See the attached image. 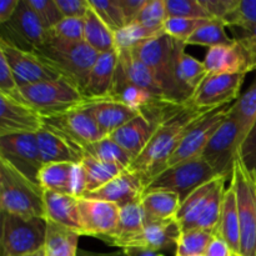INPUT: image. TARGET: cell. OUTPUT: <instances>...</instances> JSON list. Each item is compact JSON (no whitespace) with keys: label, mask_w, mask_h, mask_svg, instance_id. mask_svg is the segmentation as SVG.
<instances>
[{"label":"cell","mask_w":256,"mask_h":256,"mask_svg":"<svg viewBox=\"0 0 256 256\" xmlns=\"http://www.w3.org/2000/svg\"><path fill=\"white\" fill-rule=\"evenodd\" d=\"M214 109H202L188 102L176 112L169 115L158 124L142 154L134 160L130 172H138L148 182L164 169L186 132Z\"/></svg>","instance_id":"cell-1"},{"label":"cell","mask_w":256,"mask_h":256,"mask_svg":"<svg viewBox=\"0 0 256 256\" xmlns=\"http://www.w3.org/2000/svg\"><path fill=\"white\" fill-rule=\"evenodd\" d=\"M0 212L46 222L44 189L0 159Z\"/></svg>","instance_id":"cell-2"},{"label":"cell","mask_w":256,"mask_h":256,"mask_svg":"<svg viewBox=\"0 0 256 256\" xmlns=\"http://www.w3.org/2000/svg\"><path fill=\"white\" fill-rule=\"evenodd\" d=\"M34 52L54 68L62 78L79 88L82 92L90 70L100 55L85 42H68L52 36L50 32L46 42Z\"/></svg>","instance_id":"cell-3"},{"label":"cell","mask_w":256,"mask_h":256,"mask_svg":"<svg viewBox=\"0 0 256 256\" xmlns=\"http://www.w3.org/2000/svg\"><path fill=\"white\" fill-rule=\"evenodd\" d=\"M20 94L42 119L64 115L72 110L88 106L92 102L64 78L20 86Z\"/></svg>","instance_id":"cell-4"},{"label":"cell","mask_w":256,"mask_h":256,"mask_svg":"<svg viewBox=\"0 0 256 256\" xmlns=\"http://www.w3.org/2000/svg\"><path fill=\"white\" fill-rule=\"evenodd\" d=\"M132 50L152 70L168 99L182 104L189 102L190 99L182 92L175 75L176 40L162 32Z\"/></svg>","instance_id":"cell-5"},{"label":"cell","mask_w":256,"mask_h":256,"mask_svg":"<svg viewBox=\"0 0 256 256\" xmlns=\"http://www.w3.org/2000/svg\"><path fill=\"white\" fill-rule=\"evenodd\" d=\"M215 178H218L216 172L200 156L160 172L148 182L144 194L152 192H175L184 202L195 190Z\"/></svg>","instance_id":"cell-6"},{"label":"cell","mask_w":256,"mask_h":256,"mask_svg":"<svg viewBox=\"0 0 256 256\" xmlns=\"http://www.w3.org/2000/svg\"><path fill=\"white\" fill-rule=\"evenodd\" d=\"M46 222L2 212V256L36 254L45 246Z\"/></svg>","instance_id":"cell-7"},{"label":"cell","mask_w":256,"mask_h":256,"mask_svg":"<svg viewBox=\"0 0 256 256\" xmlns=\"http://www.w3.org/2000/svg\"><path fill=\"white\" fill-rule=\"evenodd\" d=\"M230 185L236 196L240 222V256H256V182L238 158Z\"/></svg>","instance_id":"cell-8"},{"label":"cell","mask_w":256,"mask_h":256,"mask_svg":"<svg viewBox=\"0 0 256 256\" xmlns=\"http://www.w3.org/2000/svg\"><path fill=\"white\" fill-rule=\"evenodd\" d=\"M242 142V132L239 124L228 116L220 125L219 129L210 139L202 152V158L212 168L218 176L232 179L235 162L238 159V152Z\"/></svg>","instance_id":"cell-9"},{"label":"cell","mask_w":256,"mask_h":256,"mask_svg":"<svg viewBox=\"0 0 256 256\" xmlns=\"http://www.w3.org/2000/svg\"><path fill=\"white\" fill-rule=\"evenodd\" d=\"M0 54L6 59L19 86L62 79V75L32 50L16 46L2 36Z\"/></svg>","instance_id":"cell-10"},{"label":"cell","mask_w":256,"mask_h":256,"mask_svg":"<svg viewBox=\"0 0 256 256\" xmlns=\"http://www.w3.org/2000/svg\"><path fill=\"white\" fill-rule=\"evenodd\" d=\"M230 106H232V104L212 110L200 122H198L186 132L179 146L175 149V152H172V156L166 162L164 169L202 156V152L205 150L206 145L209 144L210 139L214 136L220 125L229 116Z\"/></svg>","instance_id":"cell-11"},{"label":"cell","mask_w":256,"mask_h":256,"mask_svg":"<svg viewBox=\"0 0 256 256\" xmlns=\"http://www.w3.org/2000/svg\"><path fill=\"white\" fill-rule=\"evenodd\" d=\"M0 159L35 184L42 168L35 134H16L0 136Z\"/></svg>","instance_id":"cell-12"},{"label":"cell","mask_w":256,"mask_h":256,"mask_svg":"<svg viewBox=\"0 0 256 256\" xmlns=\"http://www.w3.org/2000/svg\"><path fill=\"white\" fill-rule=\"evenodd\" d=\"M245 74L208 75L192 94V102L202 109H218L236 102Z\"/></svg>","instance_id":"cell-13"},{"label":"cell","mask_w":256,"mask_h":256,"mask_svg":"<svg viewBox=\"0 0 256 256\" xmlns=\"http://www.w3.org/2000/svg\"><path fill=\"white\" fill-rule=\"evenodd\" d=\"M38 182L46 192L82 198L86 190V178L82 164L50 162L42 165Z\"/></svg>","instance_id":"cell-14"},{"label":"cell","mask_w":256,"mask_h":256,"mask_svg":"<svg viewBox=\"0 0 256 256\" xmlns=\"http://www.w3.org/2000/svg\"><path fill=\"white\" fill-rule=\"evenodd\" d=\"M42 120L45 125L59 130L72 142L82 148V150L86 145L106 138L104 132L100 130L99 125L96 124L88 106L72 110L59 116L46 118Z\"/></svg>","instance_id":"cell-15"},{"label":"cell","mask_w":256,"mask_h":256,"mask_svg":"<svg viewBox=\"0 0 256 256\" xmlns=\"http://www.w3.org/2000/svg\"><path fill=\"white\" fill-rule=\"evenodd\" d=\"M120 208L116 204L79 198V216L82 234L100 240L114 234L119 220Z\"/></svg>","instance_id":"cell-16"},{"label":"cell","mask_w":256,"mask_h":256,"mask_svg":"<svg viewBox=\"0 0 256 256\" xmlns=\"http://www.w3.org/2000/svg\"><path fill=\"white\" fill-rule=\"evenodd\" d=\"M42 126V118L26 102L0 94V136L36 134Z\"/></svg>","instance_id":"cell-17"},{"label":"cell","mask_w":256,"mask_h":256,"mask_svg":"<svg viewBox=\"0 0 256 256\" xmlns=\"http://www.w3.org/2000/svg\"><path fill=\"white\" fill-rule=\"evenodd\" d=\"M145 192V180L138 172L129 169L118 175L106 185L92 192H85L82 199L100 200L116 204L119 208L138 202L142 200Z\"/></svg>","instance_id":"cell-18"},{"label":"cell","mask_w":256,"mask_h":256,"mask_svg":"<svg viewBox=\"0 0 256 256\" xmlns=\"http://www.w3.org/2000/svg\"><path fill=\"white\" fill-rule=\"evenodd\" d=\"M42 164L50 162H72L80 164L84 158V150L65 136L59 130L44 126L35 134Z\"/></svg>","instance_id":"cell-19"},{"label":"cell","mask_w":256,"mask_h":256,"mask_svg":"<svg viewBox=\"0 0 256 256\" xmlns=\"http://www.w3.org/2000/svg\"><path fill=\"white\" fill-rule=\"evenodd\" d=\"M209 75L245 74L252 72V62L246 52L238 40L229 45L210 48L204 59Z\"/></svg>","instance_id":"cell-20"},{"label":"cell","mask_w":256,"mask_h":256,"mask_svg":"<svg viewBox=\"0 0 256 256\" xmlns=\"http://www.w3.org/2000/svg\"><path fill=\"white\" fill-rule=\"evenodd\" d=\"M145 230V216L142 202H132L120 208L119 220L114 234L102 239L112 246H118L122 250L139 248L140 240Z\"/></svg>","instance_id":"cell-21"},{"label":"cell","mask_w":256,"mask_h":256,"mask_svg":"<svg viewBox=\"0 0 256 256\" xmlns=\"http://www.w3.org/2000/svg\"><path fill=\"white\" fill-rule=\"evenodd\" d=\"M12 34L14 39H20L29 50H36L46 42L49 32L42 26L28 0H20L12 20L2 25Z\"/></svg>","instance_id":"cell-22"},{"label":"cell","mask_w":256,"mask_h":256,"mask_svg":"<svg viewBox=\"0 0 256 256\" xmlns=\"http://www.w3.org/2000/svg\"><path fill=\"white\" fill-rule=\"evenodd\" d=\"M118 62H119L118 50L99 55L90 70L86 85L82 89L85 98L90 100H102L109 98L118 69Z\"/></svg>","instance_id":"cell-23"},{"label":"cell","mask_w":256,"mask_h":256,"mask_svg":"<svg viewBox=\"0 0 256 256\" xmlns=\"http://www.w3.org/2000/svg\"><path fill=\"white\" fill-rule=\"evenodd\" d=\"M44 204L46 222L68 228L82 236L79 216V198L44 190Z\"/></svg>","instance_id":"cell-24"},{"label":"cell","mask_w":256,"mask_h":256,"mask_svg":"<svg viewBox=\"0 0 256 256\" xmlns=\"http://www.w3.org/2000/svg\"><path fill=\"white\" fill-rule=\"evenodd\" d=\"M88 109L90 110L95 122L99 125L100 130L104 132L105 136H109L115 130H118L122 125L140 115L138 110L119 102H115L110 98L102 100H92L88 105Z\"/></svg>","instance_id":"cell-25"},{"label":"cell","mask_w":256,"mask_h":256,"mask_svg":"<svg viewBox=\"0 0 256 256\" xmlns=\"http://www.w3.org/2000/svg\"><path fill=\"white\" fill-rule=\"evenodd\" d=\"M118 52H119L118 69L124 75L128 82L146 90L158 99L169 100L165 96L160 85L158 84L152 70L140 60V58L135 54L134 50H118Z\"/></svg>","instance_id":"cell-26"},{"label":"cell","mask_w":256,"mask_h":256,"mask_svg":"<svg viewBox=\"0 0 256 256\" xmlns=\"http://www.w3.org/2000/svg\"><path fill=\"white\" fill-rule=\"evenodd\" d=\"M154 130V125L144 115L140 114L135 119L130 120L129 122L115 130L109 135V138L119 144L122 149L126 150L135 160L146 148Z\"/></svg>","instance_id":"cell-27"},{"label":"cell","mask_w":256,"mask_h":256,"mask_svg":"<svg viewBox=\"0 0 256 256\" xmlns=\"http://www.w3.org/2000/svg\"><path fill=\"white\" fill-rule=\"evenodd\" d=\"M185 46L186 45L184 42L176 40L175 75L182 92L188 95L189 99H192L195 90L209 74H208L204 62L185 52Z\"/></svg>","instance_id":"cell-28"},{"label":"cell","mask_w":256,"mask_h":256,"mask_svg":"<svg viewBox=\"0 0 256 256\" xmlns=\"http://www.w3.org/2000/svg\"><path fill=\"white\" fill-rule=\"evenodd\" d=\"M220 178L222 176L210 180L209 182L195 190L184 202H182V206H180L176 216L182 232L196 229L200 218L208 210L212 195L216 188L218 182H219Z\"/></svg>","instance_id":"cell-29"},{"label":"cell","mask_w":256,"mask_h":256,"mask_svg":"<svg viewBox=\"0 0 256 256\" xmlns=\"http://www.w3.org/2000/svg\"><path fill=\"white\" fill-rule=\"evenodd\" d=\"M215 236L224 240L235 256H240V245H242L240 222L238 215L236 196L232 185L225 190L222 215Z\"/></svg>","instance_id":"cell-30"},{"label":"cell","mask_w":256,"mask_h":256,"mask_svg":"<svg viewBox=\"0 0 256 256\" xmlns=\"http://www.w3.org/2000/svg\"><path fill=\"white\" fill-rule=\"evenodd\" d=\"M140 202L144 210L145 224L176 219L182 206L179 195L170 192H146L142 195Z\"/></svg>","instance_id":"cell-31"},{"label":"cell","mask_w":256,"mask_h":256,"mask_svg":"<svg viewBox=\"0 0 256 256\" xmlns=\"http://www.w3.org/2000/svg\"><path fill=\"white\" fill-rule=\"evenodd\" d=\"M180 232H182V229L176 219L148 222L145 224L144 234L140 240L139 248H135V249H145L160 252L162 250L169 249L172 245L176 246Z\"/></svg>","instance_id":"cell-32"},{"label":"cell","mask_w":256,"mask_h":256,"mask_svg":"<svg viewBox=\"0 0 256 256\" xmlns=\"http://www.w3.org/2000/svg\"><path fill=\"white\" fill-rule=\"evenodd\" d=\"M109 98L115 100V102L128 105V106L138 110L139 112L146 106H149V105L154 104L155 102L165 100L158 99V98L152 96L146 90L128 82L124 75L119 72V69H116V72H115L114 82H112Z\"/></svg>","instance_id":"cell-33"},{"label":"cell","mask_w":256,"mask_h":256,"mask_svg":"<svg viewBox=\"0 0 256 256\" xmlns=\"http://www.w3.org/2000/svg\"><path fill=\"white\" fill-rule=\"evenodd\" d=\"M80 236L82 235L68 228L46 222L45 256H78V242Z\"/></svg>","instance_id":"cell-34"},{"label":"cell","mask_w":256,"mask_h":256,"mask_svg":"<svg viewBox=\"0 0 256 256\" xmlns=\"http://www.w3.org/2000/svg\"><path fill=\"white\" fill-rule=\"evenodd\" d=\"M84 42L99 54L116 50L114 32L98 16L92 6L84 18Z\"/></svg>","instance_id":"cell-35"},{"label":"cell","mask_w":256,"mask_h":256,"mask_svg":"<svg viewBox=\"0 0 256 256\" xmlns=\"http://www.w3.org/2000/svg\"><path fill=\"white\" fill-rule=\"evenodd\" d=\"M80 164L84 168L85 178H86V190H85V192H92L100 189L102 186L106 185L108 182H112V179H115L118 175L122 174V172L128 170L120 166V165L100 162L95 158L88 156V155L82 158Z\"/></svg>","instance_id":"cell-36"},{"label":"cell","mask_w":256,"mask_h":256,"mask_svg":"<svg viewBox=\"0 0 256 256\" xmlns=\"http://www.w3.org/2000/svg\"><path fill=\"white\" fill-rule=\"evenodd\" d=\"M84 154L88 156L95 158L100 162L120 165L124 169H129L134 162V158L109 136L86 145L84 148Z\"/></svg>","instance_id":"cell-37"},{"label":"cell","mask_w":256,"mask_h":256,"mask_svg":"<svg viewBox=\"0 0 256 256\" xmlns=\"http://www.w3.org/2000/svg\"><path fill=\"white\" fill-rule=\"evenodd\" d=\"M230 116L239 124L242 132V142L256 122V80L252 86L238 98L230 106Z\"/></svg>","instance_id":"cell-38"},{"label":"cell","mask_w":256,"mask_h":256,"mask_svg":"<svg viewBox=\"0 0 256 256\" xmlns=\"http://www.w3.org/2000/svg\"><path fill=\"white\" fill-rule=\"evenodd\" d=\"M215 235L202 229H190L180 232L175 246L176 256H205Z\"/></svg>","instance_id":"cell-39"},{"label":"cell","mask_w":256,"mask_h":256,"mask_svg":"<svg viewBox=\"0 0 256 256\" xmlns=\"http://www.w3.org/2000/svg\"><path fill=\"white\" fill-rule=\"evenodd\" d=\"M225 24L220 20H210L209 22L200 26L186 42L185 45H200V46L215 48L222 45H229L234 39L228 36L225 32Z\"/></svg>","instance_id":"cell-40"},{"label":"cell","mask_w":256,"mask_h":256,"mask_svg":"<svg viewBox=\"0 0 256 256\" xmlns=\"http://www.w3.org/2000/svg\"><path fill=\"white\" fill-rule=\"evenodd\" d=\"M162 32H154V30L148 29V28L140 25L139 22L128 24L114 32L115 48L116 50L134 49Z\"/></svg>","instance_id":"cell-41"},{"label":"cell","mask_w":256,"mask_h":256,"mask_svg":"<svg viewBox=\"0 0 256 256\" xmlns=\"http://www.w3.org/2000/svg\"><path fill=\"white\" fill-rule=\"evenodd\" d=\"M168 19L165 0H146L136 22L154 32H164L165 20Z\"/></svg>","instance_id":"cell-42"},{"label":"cell","mask_w":256,"mask_h":256,"mask_svg":"<svg viewBox=\"0 0 256 256\" xmlns=\"http://www.w3.org/2000/svg\"><path fill=\"white\" fill-rule=\"evenodd\" d=\"M89 4L112 32L126 25L118 0H89Z\"/></svg>","instance_id":"cell-43"},{"label":"cell","mask_w":256,"mask_h":256,"mask_svg":"<svg viewBox=\"0 0 256 256\" xmlns=\"http://www.w3.org/2000/svg\"><path fill=\"white\" fill-rule=\"evenodd\" d=\"M214 19H190V18H168L164 32L172 39L185 42L200 26Z\"/></svg>","instance_id":"cell-44"},{"label":"cell","mask_w":256,"mask_h":256,"mask_svg":"<svg viewBox=\"0 0 256 256\" xmlns=\"http://www.w3.org/2000/svg\"><path fill=\"white\" fill-rule=\"evenodd\" d=\"M168 18L212 19L200 0H165Z\"/></svg>","instance_id":"cell-45"},{"label":"cell","mask_w":256,"mask_h":256,"mask_svg":"<svg viewBox=\"0 0 256 256\" xmlns=\"http://www.w3.org/2000/svg\"><path fill=\"white\" fill-rule=\"evenodd\" d=\"M84 18H64L49 32L59 39L80 42H84Z\"/></svg>","instance_id":"cell-46"},{"label":"cell","mask_w":256,"mask_h":256,"mask_svg":"<svg viewBox=\"0 0 256 256\" xmlns=\"http://www.w3.org/2000/svg\"><path fill=\"white\" fill-rule=\"evenodd\" d=\"M28 2L48 32L64 19L58 9L55 0H28Z\"/></svg>","instance_id":"cell-47"},{"label":"cell","mask_w":256,"mask_h":256,"mask_svg":"<svg viewBox=\"0 0 256 256\" xmlns=\"http://www.w3.org/2000/svg\"><path fill=\"white\" fill-rule=\"evenodd\" d=\"M224 24L230 28L256 24V0H240L236 9L226 18Z\"/></svg>","instance_id":"cell-48"},{"label":"cell","mask_w":256,"mask_h":256,"mask_svg":"<svg viewBox=\"0 0 256 256\" xmlns=\"http://www.w3.org/2000/svg\"><path fill=\"white\" fill-rule=\"evenodd\" d=\"M238 158L256 182V122L240 145Z\"/></svg>","instance_id":"cell-49"},{"label":"cell","mask_w":256,"mask_h":256,"mask_svg":"<svg viewBox=\"0 0 256 256\" xmlns=\"http://www.w3.org/2000/svg\"><path fill=\"white\" fill-rule=\"evenodd\" d=\"M0 94L8 95L19 102H24L20 94V86L15 80L6 59L0 54Z\"/></svg>","instance_id":"cell-50"},{"label":"cell","mask_w":256,"mask_h":256,"mask_svg":"<svg viewBox=\"0 0 256 256\" xmlns=\"http://www.w3.org/2000/svg\"><path fill=\"white\" fill-rule=\"evenodd\" d=\"M210 16L224 22L226 18L236 9L240 0H200Z\"/></svg>","instance_id":"cell-51"},{"label":"cell","mask_w":256,"mask_h":256,"mask_svg":"<svg viewBox=\"0 0 256 256\" xmlns=\"http://www.w3.org/2000/svg\"><path fill=\"white\" fill-rule=\"evenodd\" d=\"M62 18H85L90 4L89 0H55Z\"/></svg>","instance_id":"cell-52"},{"label":"cell","mask_w":256,"mask_h":256,"mask_svg":"<svg viewBox=\"0 0 256 256\" xmlns=\"http://www.w3.org/2000/svg\"><path fill=\"white\" fill-rule=\"evenodd\" d=\"M118 2H119L125 22L128 25L136 22L140 12L146 4V0H118Z\"/></svg>","instance_id":"cell-53"},{"label":"cell","mask_w":256,"mask_h":256,"mask_svg":"<svg viewBox=\"0 0 256 256\" xmlns=\"http://www.w3.org/2000/svg\"><path fill=\"white\" fill-rule=\"evenodd\" d=\"M205 256H235V254L232 252V249L228 246V244L224 240L215 236L214 239H212V242H210Z\"/></svg>","instance_id":"cell-54"},{"label":"cell","mask_w":256,"mask_h":256,"mask_svg":"<svg viewBox=\"0 0 256 256\" xmlns=\"http://www.w3.org/2000/svg\"><path fill=\"white\" fill-rule=\"evenodd\" d=\"M20 0H2L0 2V24L5 25L12 20Z\"/></svg>","instance_id":"cell-55"},{"label":"cell","mask_w":256,"mask_h":256,"mask_svg":"<svg viewBox=\"0 0 256 256\" xmlns=\"http://www.w3.org/2000/svg\"><path fill=\"white\" fill-rule=\"evenodd\" d=\"M128 256H164L162 252H150L145 249H125L122 250Z\"/></svg>","instance_id":"cell-56"},{"label":"cell","mask_w":256,"mask_h":256,"mask_svg":"<svg viewBox=\"0 0 256 256\" xmlns=\"http://www.w3.org/2000/svg\"><path fill=\"white\" fill-rule=\"evenodd\" d=\"M78 256H128L122 250L120 252H89V250H79Z\"/></svg>","instance_id":"cell-57"},{"label":"cell","mask_w":256,"mask_h":256,"mask_svg":"<svg viewBox=\"0 0 256 256\" xmlns=\"http://www.w3.org/2000/svg\"><path fill=\"white\" fill-rule=\"evenodd\" d=\"M38 256H45V250H44V249L40 250L39 254H38Z\"/></svg>","instance_id":"cell-58"},{"label":"cell","mask_w":256,"mask_h":256,"mask_svg":"<svg viewBox=\"0 0 256 256\" xmlns=\"http://www.w3.org/2000/svg\"><path fill=\"white\" fill-rule=\"evenodd\" d=\"M38 254H39V252H36V254H30V255H26V256H38Z\"/></svg>","instance_id":"cell-59"},{"label":"cell","mask_w":256,"mask_h":256,"mask_svg":"<svg viewBox=\"0 0 256 256\" xmlns=\"http://www.w3.org/2000/svg\"><path fill=\"white\" fill-rule=\"evenodd\" d=\"M195 256H202V255H195Z\"/></svg>","instance_id":"cell-60"},{"label":"cell","mask_w":256,"mask_h":256,"mask_svg":"<svg viewBox=\"0 0 256 256\" xmlns=\"http://www.w3.org/2000/svg\"><path fill=\"white\" fill-rule=\"evenodd\" d=\"M174 256H176V255H174Z\"/></svg>","instance_id":"cell-61"}]
</instances>
